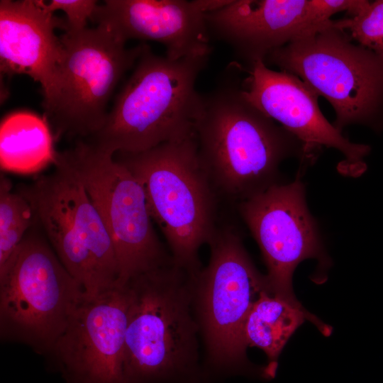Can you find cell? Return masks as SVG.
Returning a JSON list of instances; mask_svg holds the SVG:
<instances>
[{
	"mask_svg": "<svg viewBox=\"0 0 383 383\" xmlns=\"http://www.w3.org/2000/svg\"><path fill=\"white\" fill-rule=\"evenodd\" d=\"M238 76L203 94L195 126L200 162L219 197L239 204L278 182L279 166L306 152L294 135L251 104Z\"/></svg>",
	"mask_w": 383,
	"mask_h": 383,
	"instance_id": "cell-1",
	"label": "cell"
},
{
	"mask_svg": "<svg viewBox=\"0 0 383 383\" xmlns=\"http://www.w3.org/2000/svg\"><path fill=\"white\" fill-rule=\"evenodd\" d=\"M194 276L171 264L128 283L125 383H206L192 306Z\"/></svg>",
	"mask_w": 383,
	"mask_h": 383,
	"instance_id": "cell-2",
	"label": "cell"
},
{
	"mask_svg": "<svg viewBox=\"0 0 383 383\" xmlns=\"http://www.w3.org/2000/svg\"><path fill=\"white\" fill-rule=\"evenodd\" d=\"M209 55L172 60L144 44L103 127L85 139L113 155L138 153L195 135L203 94L195 87Z\"/></svg>",
	"mask_w": 383,
	"mask_h": 383,
	"instance_id": "cell-3",
	"label": "cell"
},
{
	"mask_svg": "<svg viewBox=\"0 0 383 383\" xmlns=\"http://www.w3.org/2000/svg\"><path fill=\"white\" fill-rule=\"evenodd\" d=\"M114 157L140 184L174 263L198 273L202 268L199 250L209 245L218 228L220 197L200 162L196 134L138 153L118 152Z\"/></svg>",
	"mask_w": 383,
	"mask_h": 383,
	"instance_id": "cell-4",
	"label": "cell"
},
{
	"mask_svg": "<svg viewBox=\"0 0 383 383\" xmlns=\"http://www.w3.org/2000/svg\"><path fill=\"white\" fill-rule=\"evenodd\" d=\"M208 265L194 274L192 306L203 343V368L210 376L257 374L270 379L267 367L247 356L245 327L262 291L269 289L233 227H218L209 243Z\"/></svg>",
	"mask_w": 383,
	"mask_h": 383,
	"instance_id": "cell-5",
	"label": "cell"
},
{
	"mask_svg": "<svg viewBox=\"0 0 383 383\" xmlns=\"http://www.w3.org/2000/svg\"><path fill=\"white\" fill-rule=\"evenodd\" d=\"M265 64L297 76L333 106L335 127L383 129V57L351 42L332 21L326 27L272 51Z\"/></svg>",
	"mask_w": 383,
	"mask_h": 383,
	"instance_id": "cell-6",
	"label": "cell"
},
{
	"mask_svg": "<svg viewBox=\"0 0 383 383\" xmlns=\"http://www.w3.org/2000/svg\"><path fill=\"white\" fill-rule=\"evenodd\" d=\"M37 223L0 270V336L45 356L85 297Z\"/></svg>",
	"mask_w": 383,
	"mask_h": 383,
	"instance_id": "cell-7",
	"label": "cell"
},
{
	"mask_svg": "<svg viewBox=\"0 0 383 383\" xmlns=\"http://www.w3.org/2000/svg\"><path fill=\"white\" fill-rule=\"evenodd\" d=\"M16 191L30 203L40 228L57 256L80 284L86 299L118 287L113 241L82 182L64 165Z\"/></svg>",
	"mask_w": 383,
	"mask_h": 383,
	"instance_id": "cell-8",
	"label": "cell"
},
{
	"mask_svg": "<svg viewBox=\"0 0 383 383\" xmlns=\"http://www.w3.org/2000/svg\"><path fill=\"white\" fill-rule=\"evenodd\" d=\"M60 38L62 57L55 89L43 100L44 116L55 138L87 139L103 127L116 86L144 44L128 48L103 25L65 31Z\"/></svg>",
	"mask_w": 383,
	"mask_h": 383,
	"instance_id": "cell-9",
	"label": "cell"
},
{
	"mask_svg": "<svg viewBox=\"0 0 383 383\" xmlns=\"http://www.w3.org/2000/svg\"><path fill=\"white\" fill-rule=\"evenodd\" d=\"M55 161L82 182L113 241L118 265V284L173 262L158 238L143 189L114 155L86 140L57 152Z\"/></svg>",
	"mask_w": 383,
	"mask_h": 383,
	"instance_id": "cell-10",
	"label": "cell"
},
{
	"mask_svg": "<svg viewBox=\"0 0 383 383\" xmlns=\"http://www.w3.org/2000/svg\"><path fill=\"white\" fill-rule=\"evenodd\" d=\"M238 209L262 252L270 292L304 308L293 291L294 271L306 259L323 260L324 252L300 179L274 184L240 201Z\"/></svg>",
	"mask_w": 383,
	"mask_h": 383,
	"instance_id": "cell-11",
	"label": "cell"
},
{
	"mask_svg": "<svg viewBox=\"0 0 383 383\" xmlns=\"http://www.w3.org/2000/svg\"><path fill=\"white\" fill-rule=\"evenodd\" d=\"M130 292L118 286L84 298L45 355L66 383H125L123 373Z\"/></svg>",
	"mask_w": 383,
	"mask_h": 383,
	"instance_id": "cell-12",
	"label": "cell"
},
{
	"mask_svg": "<svg viewBox=\"0 0 383 383\" xmlns=\"http://www.w3.org/2000/svg\"><path fill=\"white\" fill-rule=\"evenodd\" d=\"M246 71L248 75L241 82L243 96L301 140L306 155L321 146L335 148L357 175L366 170L363 159L370 147L350 142L331 124L319 109L318 96L301 79L270 70L262 60L253 62Z\"/></svg>",
	"mask_w": 383,
	"mask_h": 383,
	"instance_id": "cell-13",
	"label": "cell"
},
{
	"mask_svg": "<svg viewBox=\"0 0 383 383\" xmlns=\"http://www.w3.org/2000/svg\"><path fill=\"white\" fill-rule=\"evenodd\" d=\"M210 38L228 44L249 65L331 23L316 0H234L206 13Z\"/></svg>",
	"mask_w": 383,
	"mask_h": 383,
	"instance_id": "cell-14",
	"label": "cell"
},
{
	"mask_svg": "<svg viewBox=\"0 0 383 383\" xmlns=\"http://www.w3.org/2000/svg\"><path fill=\"white\" fill-rule=\"evenodd\" d=\"M231 0H106L91 21L120 38L153 40L162 44L166 57L177 60L210 55L205 14Z\"/></svg>",
	"mask_w": 383,
	"mask_h": 383,
	"instance_id": "cell-15",
	"label": "cell"
},
{
	"mask_svg": "<svg viewBox=\"0 0 383 383\" xmlns=\"http://www.w3.org/2000/svg\"><path fill=\"white\" fill-rule=\"evenodd\" d=\"M65 20L47 11L42 0H1V72L24 74L40 84L43 99L52 93L62 45L55 28Z\"/></svg>",
	"mask_w": 383,
	"mask_h": 383,
	"instance_id": "cell-16",
	"label": "cell"
},
{
	"mask_svg": "<svg viewBox=\"0 0 383 383\" xmlns=\"http://www.w3.org/2000/svg\"><path fill=\"white\" fill-rule=\"evenodd\" d=\"M55 136L45 116L29 111L7 114L0 126V165L5 172L38 173L55 164Z\"/></svg>",
	"mask_w": 383,
	"mask_h": 383,
	"instance_id": "cell-17",
	"label": "cell"
},
{
	"mask_svg": "<svg viewBox=\"0 0 383 383\" xmlns=\"http://www.w3.org/2000/svg\"><path fill=\"white\" fill-rule=\"evenodd\" d=\"M305 320L314 323L323 335L331 333V327L304 307L294 306L266 289L261 292L248 315L245 327L247 345L265 352L269 360L267 367L275 375L282 349Z\"/></svg>",
	"mask_w": 383,
	"mask_h": 383,
	"instance_id": "cell-18",
	"label": "cell"
},
{
	"mask_svg": "<svg viewBox=\"0 0 383 383\" xmlns=\"http://www.w3.org/2000/svg\"><path fill=\"white\" fill-rule=\"evenodd\" d=\"M36 222L28 200L14 191L10 179L0 177V270L14 254Z\"/></svg>",
	"mask_w": 383,
	"mask_h": 383,
	"instance_id": "cell-19",
	"label": "cell"
},
{
	"mask_svg": "<svg viewBox=\"0 0 383 383\" xmlns=\"http://www.w3.org/2000/svg\"><path fill=\"white\" fill-rule=\"evenodd\" d=\"M334 25L350 31L359 45L383 57V0L369 2L356 16L334 21Z\"/></svg>",
	"mask_w": 383,
	"mask_h": 383,
	"instance_id": "cell-20",
	"label": "cell"
},
{
	"mask_svg": "<svg viewBox=\"0 0 383 383\" xmlns=\"http://www.w3.org/2000/svg\"><path fill=\"white\" fill-rule=\"evenodd\" d=\"M99 5L95 0H51L43 1L44 9L54 13L62 11L65 15L64 31H74L84 29L88 19H91Z\"/></svg>",
	"mask_w": 383,
	"mask_h": 383,
	"instance_id": "cell-21",
	"label": "cell"
}]
</instances>
